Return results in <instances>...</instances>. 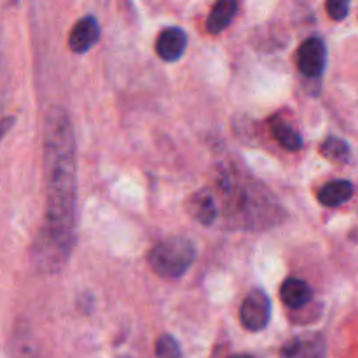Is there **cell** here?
<instances>
[{
	"instance_id": "obj_1",
	"label": "cell",
	"mask_w": 358,
	"mask_h": 358,
	"mask_svg": "<svg viewBox=\"0 0 358 358\" xmlns=\"http://www.w3.org/2000/svg\"><path fill=\"white\" fill-rule=\"evenodd\" d=\"M45 212L31 257L38 271L55 275L69 262L77 241L76 135L65 108L52 107L44 121Z\"/></svg>"
},
{
	"instance_id": "obj_2",
	"label": "cell",
	"mask_w": 358,
	"mask_h": 358,
	"mask_svg": "<svg viewBox=\"0 0 358 358\" xmlns=\"http://www.w3.org/2000/svg\"><path fill=\"white\" fill-rule=\"evenodd\" d=\"M219 208L224 210L233 226L243 227H266L278 222V213L282 212L278 203L266 191L264 185L250 178H243L236 170H220L217 192Z\"/></svg>"
},
{
	"instance_id": "obj_3",
	"label": "cell",
	"mask_w": 358,
	"mask_h": 358,
	"mask_svg": "<svg viewBox=\"0 0 358 358\" xmlns=\"http://www.w3.org/2000/svg\"><path fill=\"white\" fill-rule=\"evenodd\" d=\"M196 259V247L182 236L164 238L149 250L147 261L150 269L161 278L175 280L187 273Z\"/></svg>"
},
{
	"instance_id": "obj_4",
	"label": "cell",
	"mask_w": 358,
	"mask_h": 358,
	"mask_svg": "<svg viewBox=\"0 0 358 358\" xmlns=\"http://www.w3.org/2000/svg\"><path fill=\"white\" fill-rule=\"evenodd\" d=\"M269 318H271V301L264 290H252L245 297L240 310V320L247 331L259 332L268 327Z\"/></svg>"
},
{
	"instance_id": "obj_5",
	"label": "cell",
	"mask_w": 358,
	"mask_h": 358,
	"mask_svg": "<svg viewBox=\"0 0 358 358\" xmlns=\"http://www.w3.org/2000/svg\"><path fill=\"white\" fill-rule=\"evenodd\" d=\"M297 65L303 76L315 79L324 73L327 65V45L320 37H311L304 42L297 52Z\"/></svg>"
},
{
	"instance_id": "obj_6",
	"label": "cell",
	"mask_w": 358,
	"mask_h": 358,
	"mask_svg": "<svg viewBox=\"0 0 358 358\" xmlns=\"http://www.w3.org/2000/svg\"><path fill=\"white\" fill-rule=\"evenodd\" d=\"M187 213L199 222L201 226H212L220 215L219 201H217L215 194L210 189H199L194 194L189 196L187 203H185Z\"/></svg>"
},
{
	"instance_id": "obj_7",
	"label": "cell",
	"mask_w": 358,
	"mask_h": 358,
	"mask_svg": "<svg viewBox=\"0 0 358 358\" xmlns=\"http://www.w3.org/2000/svg\"><path fill=\"white\" fill-rule=\"evenodd\" d=\"M280 358H327V345L324 336H296L283 346Z\"/></svg>"
},
{
	"instance_id": "obj_8",
	"label": "cell",
	"mask_w": 358,
	"mask_h": 358,
	"mask_svg": "<svg viewBox=\"0 0 358 358\" xmlns=\"http://www.w3.org/2000/svg\"><path fill=\"white\" fill-rule=\"evenodd\" d=\"M100 41V24L94 16H84L73 24L69 35V45L76 55H84Z\"/></svg>"
},
{
	"instance_id": "obj_9",
	"label": "cell",
	"mask_w": 358,
	"mask_h": 358,
	"mask_svg": "<svg viewBox=\"0 0 358 358\" xmlns=\"http://www.w3.org/2000/svg\"><path fill=\"white\" fill-rule=\"evenodd\" d=\"M187 48V34L178 27L164 28L156 41V52L163 62H177Z\"/></svg>"
},
{
	"instance_id": "obj_10",
	"label": "cell",
	"mask_w": 358,
	"mask_h": 358,
	"mask_svg": "<svg viewBox=\"0 0 358 358\" xmlns=\"http://www.w3.org/2000/svg\"><path fill=\"white\" fill-rule=\"evenodd\" d=\"M280 296H282L283 304L292 310H299V308L306 306L313 297V290L308 285L304 280L299 278H287L283 282L282 289H280Z\"/></svg>"
},
{
	"instance_id": "obj_11",
	"label": "cell",
	"mask_w": 358,
	"mask_h": 358,
	"mask_svg": "<svg viewBox=\"0 0 358 358\" xmlns=\"http://www.w3.org/2000/svg\"><path fill=\"white\" fill-rule=\"evenodd\" d=\"M353 184L348 180H334L325 184L324 187L318 191V201L329 208H336V206L345 205L350 201L353 196Z\"/></svg>"
},
{
	"instance_id": "obj_12",
	"label": "cell",
	"mask_w": 358,
	"mask_h": 358,
	"mask_svg": "<svg viewBox=\"0 0 358 358\" xmlns=\"http://www.w3.org/2000/svg\"><path fill=\"white\" fill-rule=\"evenodd\" d=\"M238 10V2L233 0H222V2H217L213 6V9L210 10V16L206 20V30L210 34H220L222 30H226L231 24V21L234 20Z\"/></svg>"
},
{
	"instance_id": "obj_13",
	"label": "cell",
	"mask_w": 358,
	"mask_h": 358,
	"mask_svg": "<svg viewBox=\"0 0 358 358\" xmlns=\"http://www.w3.org/2000/svg\"><path fill=\"white\" fill-rule=\"evenodd\" d=\"M273 135H275V138L278 140V143L285 150L297 152V150L303 149V136H301V133L294 129L290 124H287V122L276 121L273 124Z\"/></svg>"
},
{
	"instance_id": "obj_14",
	"label": "cell",
	"mask_w": 358,
	"mask_h": 358,
	"mask_svg": "<svg viewBox=\"0 0 358 358\" xmlns=\"http://www.w3.org/2000/svg\"><path fill=\"white\" fill-rule=\"evenodd\" d=\"M320 154L327 157L329 161H334V163H346V161H350L348 143L343 138H338V136L325 138L324 143L320 145Z\"/></svg>"
},
{
	"instance_id": "obj_15",
	"label": "cell",
	"mask_w": 358,
	"mask_h": 358,
	"mask_svg": "<svg viewBox=\"0 0 358 358\" xmlns=\"http://www.w3.org/2000/svg\"><path fill=\"white\" fill-rule=\"evenodd\" d=\"M156 357L157 358H180V345L177 339L170 334H163L156 341Z\"/></svg>"
},
{
	"instance_id": "obj_16",
	"label": "cell",
	"mask_w": 358,
	"mask_h": 358,
	"mask_svg": "<svg viewBox=\"0 0 358 358\" xmlns=\"http://www.w3.org/2000/svg\"><path fill=\"white\" fill-rule=\"evenodd\" d=\"M325 9H327L329 16H331L332 20L341 21V20H345L346 16H348L350 3L343 2V0H331V2H327Z\"/></svg>"
},
{
	"instance_id": "obj_17",
	"label": "cell",
	"mask_w": 358,
	"mask_h": 358,
	"mask_svg": "<svg viewBox=\"0 0 358 358\" xmlns=\"http://www.w3.org/2000/svg\"><path fill=\"white\" fill-rule=\"evenodd\" d=\"M14 124V117H2L0 119V138L13 128Z\"/></svg>"
},
{
	"instance_id": "obj_18",
	"label": "cell",
	"mask_w": 358,
	"mask_h": 358,
	"mask_svg": "<svg viewBox=\"0 0 358 358\" xmlns=\"http://www.w3.org/2000/svg\"><path fill=\"white\" fill-rule=\"evenodd\" d=\"M229 358H254V357H250V355H233Z\"/></svg>"
},
{
	"instance_id": "obj_19",
	"label": "cell",
	"mask_w": 358,
	"mask_h": 358,
	"mask_svg": "<svg viewBox=\"0 0 358 358\" xmlns=\"http://www.w3.org/2000/svg\"><path fill=\"white\" fill-rule=\"evenodd\" d=\"M121 358H129V357H121Z\"/></svg>"
}]
</instances>
